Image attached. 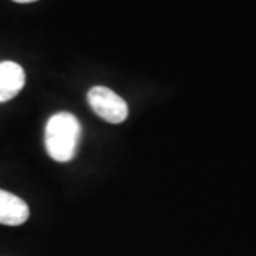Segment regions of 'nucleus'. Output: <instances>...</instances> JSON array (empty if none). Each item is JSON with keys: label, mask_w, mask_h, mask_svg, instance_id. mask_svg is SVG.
Here are the masks:
<instances>
[{"label": "nucleus", "mask_w": 256, "mask_h": 256, "mask_svg": "<svg viewBox=\"0 0 256 256\" xmlns=\"http://www.w3.org/2000/svg\"><path fill=\"white\" fill-rule=\"evenodd\" d=\"M92 110L110 124H121L128 117V106L122 97L104 86H96L87 92Z\"/></svg>", "instance_id": "2"}, {"label": "nucleus", "mask_w": 256, "mask_h": 256, "mask_svg": "<svg viewBox=\"0 0 256 256\" xmlns=\"http://www.w3.org/2000/svg\"><path fill=\"white\" fill-rule=\"evenodd\" d=\"M16 3H33V2H37V0H13Z\"/></svg>", "instance_id": "5"}, {"label": "nucleus", "mask_w": 256, "mask_h": 256, "mask_svg": "<svg viewBox=\"0 0 256 256\" xmlns=\"http://www.w3.org/2000/svg\"><path fill=\"white\" fill-rule=\"evenodd\" d=\"M82 137L78 118L70 112H57L52 116L44 130V144L47 154L57 162L72 161Z\"/></svg>", "instance_id": "1"}, {"label": "nucleus", "mask_w": 256, "mask_h": 256, "mask_svg": "<svg viewBox=\"0 0 256 256\" xmlns=\"http://www.w3.org/2000/svg\"><path fill=\"white\" fill-rule=\"evenodd\" d=\"M26 82V74L20 64L0 62V102L12 100L22 92Z\"/></svg>", "instance_id": "3"}, {"label": "nucleus", "mask_w": 256, "mask_h": 256, "mask_svg": "<svg viewBox=\"0 0 256 256\" xmlns=\"http://www.w3.org/2000/svg\"><path fill=\"white\" fill-rule=\"evenodd\" d=\"M30 216L28 205L8 191L0 190V224L8 226L23 225Z\"/></svg>", "instance_id": "4"}]
</instances>
